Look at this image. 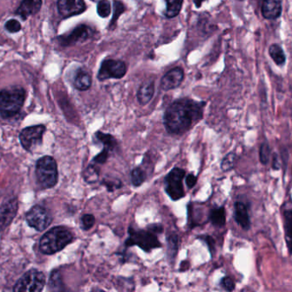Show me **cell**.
<instances>
[{
  "instance_id": "28",
  "label": "cell",
  "mask_w": 292,
  "mask_h": 292,
  "mask_svg": "<svg viewBox=\"0 0 292 292\" xmlns=\"http://www.w3.org/2000/svg\"><path fill=\"white\" fill-rule=\"evenodd\" d=\"M145 177H146L145 172L144 170H142L141 168L137 167V168H135V170H132V184H134L135 187L140 186L145 182Z\"/></svg>"
},
{
  "instance_id": "29",
  "label": "cell",
  "mask_w": 292,
  "mask_h": 292,
  "mask_svg": "<svg viewBox=\"0 0 292 292\" xmlns=\"http://www.w3.org/2000/svg\"><path fill=\"white\" fill-rule=\"evenodd\" d=\"M97 12L103 18L108 17L111 13V4L109 0H101L97 3Z\"/></svg>"
},
{
  "instance_id": "37",
  "label": "cell",
  "mask_w": 292,
  "mask_h": 292,
  "mask_svg": "<svg viewBox=\"0 0 292 292\" xmlns=\"http://www.w3.org/2000/svg\"><path fill=\"white\" fill-rule=\"evenodd\" d=\"M103 185H105L109 191H113L121 187V181H105L102 182Z\"/></svg>"
},
{
  "instance_id": "10",
  "label": "cell",
  "mask_w": 292,
  "mask_h": 292,
  "mask_svg": "<svg viewBox=\"0 0 292 292\" xmlns=\"http://www.w3.org/2000/svg\"><path fill=\"white\" fill-rule=\"evenodd\" d=\"M45 132L44 125H34L27 127L22 130L19 139L23 148L27 151H32L34 147L42 143V138Z\"/></svg>"
},
{
  "instance_id": "22",
  "label": "cell",
  "mask_w": 292,
  "mask_h": 292,
  "mask_svg": "<svg viewBox=\"0 0 292 292\" xmlns=\"http://www.w3.org/2000/svg\"><path fill=\"white\" fill-rule=\"evenodd\" d=\"M285 230L286 243L290 251L292 252V211L285 212Z\"/></svg>"
},
{
  "instance_id": "9",
  "label": "cell",
  "mask_w": 292,
  "mask_h": 292,
  "mask_svg": "<svg viewBox=\"0 0 292 292\" xmlns=\"http://www.w3.org/2000/svg\"><path fill=\"white\" fill-rule=\"evenodd\" d=\"M127 73V66L124 62L115 59H106L102 63L97 79L104 81L108 79L122 78Z\"/></svg>"
},
{
  "instance_id": "4",
  "label": "cell",
  "mask_w": 292,
  "mask_h": 292,
  "mask_svg": "<svg viewBox=\"0 0 292 292\" xmlns=\"http://www.w3.org/2000/svg\"><path fill=\"white\" fill-rule=\"evenodd\" d=\"M35 174L42 189H50L57 184L58 170L56 160L52 157L45 156L38 160Z\"/></svg>"
},
{
  "instance_id": "32",
  "label": "cell",
  "mask_w": 292,
  "mask_h": 292,
  "mask_svg": "<svg viewBox=\"0 0 292 292\" xmlns=\"http://www.w3.org/2000/svg\"><path fill=\"white\" fill-rule=\"evenodd\" d=\"M270 156V149L267 143H263L260 148V160L263 165L268 164Z\"/></svg>"
},
{
  "instance_id": "24",
  "label": "cell",
  "mask_w": 292,
  "mask_h": 292,
  "mask_svg": "<svg viewBox=\"0 0 292 292\" xmlns=\"http://www.w3.org/2000/svg\"><path fill=\"white\" fill-rule=\"evenodd\" d=\"M269 54L277 65H284V63L286 62V55L279 45H272L269 48Z\"/></svg>"
},
{
  "instance_id": "13",
  "label": "cell",
  "mask_w": 292,
  "mask_h": 292,
  "mask_svg": "<svg viewBox=\"0 0 292 292\" xmlns=\"http://www.w3.org/2000/svg\"><path fill=\"white\" fill-rule=\"evenodd\" d=\"M185 73L180 67H175L167 72L161 80V88L164 91L178 88L184 80Z\"/></svg>"
},
{
  "instance_id": "30",
  "label": "cell",
  "mask_w": 292,
  "mask_h": 292,
  "mask_svg": "<svg viewBox=\"0 0 292 292\" xmlns=\"http://www.w3.org/2000/svg\"><path fill=\"white\" fill-rule=\"evenodd\" d=\"M236 154L233 153H230L222 160V170L227 171V170H232L234 165H235Z\"/></svg>"
},
{
  "instance_id": "20",
  "label": "cell",
  "mask_w": 292,
  "mask_h": 292,
  "mask_svg": "<svg viewBox=\"0 0 292 292\" xmlns=\"http://www.w3.org/2000/svg\"><path fill=\"white\" fill-rule=\"evenodd\" d=\"M209 219L211 221L212 224L222 227L225 224V211L224 207H218L212 209L209 214Z\"/></svg>"
},
{
  "instance_id": "33",
  "label": "cell",
  "mask_w": 292,
  "mask_h": 292,
  "mask_svg": "<svg viewBox=\"0 0 292 292\" xmlns=\"http://www.w3.org/2000/svg\"><path fill=\"white\" fill-rule=\"evenodd\" d=\"M50 286L52 287L53 290H60L61 288V277L60 273L54 271L52 274L50 276Z\"/></svg>"
},
{
  "instance_id": "12",
  "label": "cell",
  "mask_w": 292,
  "mask_h": 292,
  "mask_svg": "<svg viewBox=\"0 0 292 292\" xmlns=\"http://www.w3.org/2000/svg\"><path fill=\"white\" fill-rule=\"evenodd\" d=\"M57 8L61 16L69 17L83 13L87 6L84 0H57Z\"/></svg>"
},
{
  "instance_id": "18",
  "label": "cell",
  "mask_w": 292,
  "mask_h": 292,
  "mask_svg": "<svg viewBox=\"0 0 292 292\" xmlns=\"http://www.w3.org/2000/svg\"><path fill=\"white\" fill-rule=\"evenodd\" d=\"M234 218L238 224L245 230L250 228V219L248 216V210L245 204L242 202H236Z\"/></svg>"
},
{
  "instance_id": "34",
  "label": "cell",
  "mask_w": 292,
  "mask_h": 292,
  "mask_svg": "<svg viewBox=\"0 0 292 292\" xmlns=\"http://www.w3.org/2000/svg\"><path fill=\"white\" fill-rule=\"evenodd\" d=\"M21 27H22V25L18 21L14 20V19L8 21L5 24V28L10 33H17L18 31L21 30Z\"/></svg>"
},
{
  "instance_id": "8",
  "label": "cell",
  "mask_w": 292,
  "mask_h": 292,
  "mask_svg": "<svg viewBox=\"0 0 292 292\" xmlns=\"http://www.w3.org/2000/svg\"><path fill=\"white\" fill-rule=\"evenodd\" d=\"M26 219L27 224L38 231H45L52 222L50 212L45 207L40 205L34 206L27 212Z\"/></svg>"
},
{
  "instance_id": "2",
  "label": "cell",
  "mask_w": 292,
  "mask_h": 292,
  "mask_svg": "<svg viewBox=\"0 0 292 292\" xmlns=\"http://www.w3.org/2000/svg\"><path fill=\"white\" fill-rule=\"evenodd\" d=\"M74 236L68 229L64 226H57L50 229L40 241V250L45 255H53L63 250L72 243Z\"/></svg>"
},
{
  "instance_id": "16",
  "label": "cell",
  "mask_w": 292,
  "mask_h": 292,
  "mask_svg": "<svg viewBox=\"0 0 292 292\" xmlns=\"http://www.w3.org/2000/svg\"><path fill=\"white\" fill-rule=\"evenodd\" d=\"M280 0H262V14L266 19H275L281 14Z\"/></svg>"
},
{
  "instance_id": "21",
  "label": "cell",
  "mask_w": 292,
  "mask_h": 292,
  "mask_svg": "<svg viewBox=\"0 0 292 292\" xmlns=\"http://www.w3.org/2000/svg\"><path fill=\"white\" fill-rule=\"evenodd\" d=\"M184 0H166L167 9L165 12V16L168 18H174L177 17L183 5Z\"/></svg>"
},
{
  "instance_id": "31",
  "label": "cell",
  "mask_w": 292,
  "mask_h": 292,
  "mask_svg": "<svg viewBox=\"0 0 292 292\" xmlns=\"http://www.w3.org/2000/svg\"><path fill=\"white\" fill-rule=\"evenodd\" d=\"M95 224V217L92 214H85L81 218V228L84 231L90 230Z\"/></svg>"
},
{
  "instance_id": "35",
  "label": "cell",
  "mask_w": 292,
  "mask_h": 292,
  "mask_svg": "<svg viewBox=\"0 0 292 292\" xmlns=\"http://www.w3.org/2000/svg\"><path fill=\"white\" fill-rule=\"evenodd\" d=\"M221 285L227 292H232L235 288L234 281L230 277H224L221 281Z\"/></svg>"
},
{
  "instance_id": "19",
  "label": "cell",
  "mask_w": 292,
  "mask_h": 292,
  "mask_svg": "<svg viewBox=\"0 0 292 292\" xmlns=\"http://www.w3.org/2000/svg\"><path fill=\"white\" fill-rule=\"evenodd\" d=\"M74 85L75 89L80 91H86L90 89L91 86V77L90 74L86 71H79L74 78Z\"/></svg>"
},
{
  "instance_id": "1",
  "label": "cell",
  "mask_w": 292,
  "mask_h": 292,
  "mask_svg": "<svg viewBox=\"0 0 292 292\" xmlns=\"http://www.w3.org/2000/svg\"><path fill=\"white\" fill-rule=\"evenodd\" d=\"M203 102L191 98H180L173 102L165 111L163 123L170 134L181 135L202 119Z\"/></svg>"
},
{
  "instance_id": "14",
  "label": "cell",
  "mask_w": 292,
  "mask_h": 292,
  "mask_svg": "<svg viewBox=\"0 0 292 292\" xmlns=\"http://www.w3.org/2000/svg\"><path fill=\"white\" fill-rule=\"evenodd\" d=\"M18 209V200L17 198H11L3 204L0 208V230L10 225L16 216Z\"/></svg>"
},
{
  "instance_id": "7",
  "label": "cell",
  "mask_w": 292,
  "mask_h": 292,
  "mask_svg": "<svg viewBox=\"0 0 292 292\" xmlns=\"http://www.w3.org/2000/svg\"><path fill=\"white\" fill-rule=\"evenodd\" d=\"M185 176V170L180 168H175L165 178L166 192L172 200H178L185 196V191L182 183Z\"/></svg>"
},
{
  "instance_id": "27",
  "label": "cell",
  "mask_w": 292,
  "mask_h": 292,
  "mask_svg": "<svg viewBox=\"0 0 292 292\" xmlns=\"http://www.w3.org/2000/svg\"><path fill=\"white\" fill-rule=\"evenodd\" d=\"M99 177V170L93 165H90L84 172V179L89 184L96 183Z\"/></svg>"
},
{
  "instance_id": "38",
  "label": "cell",
  "mask_w": 292,
  "mask_h": 292,
  "mask_svg": "<svg viewBox=\"0 0 292 292\" xmlns=\"http://www.w3.org/2000/svg\"><path fill=\"white\" fill-rule=\"evenodd\" d=\"M197 182H198V177L194 176L193 174H189L187 177H186V179H185V183H186V185H187L189 189L194 187L196 184H197Z\"/></svg>"
},
{
  "instance_id": "36",
  "label": "cell",
  "mask_w": 292,
  "mask_h": 292,
  "mask_svg": "<svg viewBox=\"0 0 292 292\" xmlns=\"http://www.w3.org/2000/svg\"><path fill=\"white\" fill-rule=\"evenodd\" d=\"M108 157H109V150L104 147V150L96 155L92 160L94 163L104 164L106 162Z\"/></svg>"
},
{
  "instance_id": "39",
  "label": "cell",
  "mask_w": 292,
  "mask_h": 292,
  "mask_svg": "<svg viewBox=\"0 0 292 292\" xmlns=\"http://www.w3.org/2000/svg\"><path fill=\"white\" fill-rule=\"evenodd\" d=\"M149 230H151L157 234V233H161L163 231V228L161 224H151L149 226Z\"/></svg>"
},
{
  "instance_id": "3",
  "label": "cell",
  "mask_w": 292,
  "mask_h": 292,
  "mask_svg": "<svg viewBox=\"0 0 292 292\" xmlns=\"http://www.w3.org/2000/svg\"><path fill=\"white\" fill-rule=\"evenodd\" d=\"M26 98L22 88L16 87L0 91V115L9 119L20 112Z\"/></svg>"
},
{
  "instance_id": "40",
  "label": "cell",
  "mask_w": 292,
  "mask_h": 292,
  "mask_svg": "<svg viewBox=\"0 0 292 292\" xmlns=\"http://www.w3.org/2000/svg\"><path fill=\"white\" fill-rule=\"evenodd\" d=\"M194 1L195 5L197 8H199V7L201 6L202 3L204 2L205 0H193Z\"/></svg>"
},
{
  "instance_id": "5",
  "label": "cell",
  "mask_w": 292,
  "mask_h": 292,
  "mask_svg": "<svg viewBox=\"0 0 292 292\" xmlns=\"http://www.w3.org/2000/svg\"><path fill=\"white\" fill-rule=\"evenodd\" d=\"M129 238L126 241L127 246L137 245L146 252H151L154 248L161 247V243L158 241L157 235L151 230L136 231L134 228H129Z\"/></svg>"
},
{
  "instance_id": "26",
  "label": "cell",
  "mask_w": 292,
  "mask_h": 292,
  "mask_svg": "<svg viewBox=\"0 0 292 292\" xmlns=\"http://www.w3.org/2000/svg\"><path fill=\"white\" fill-rule=\"evenodd\" d=\"M179 238L177 235L173 234L168 238V256L174 259L178 252Z\"/></svg>"
},
{
  "instance_id": "6",
  "label": "cell",
  "mask_w": 292,
  "mask_h": 292,
  "mask_svg": "<svg viewBox=\"0 0 292 292\" xmlns=\"http://www.w3.org/2000/svg\"><path fill=\"white\" fill-rule=\"evenodd\" d=\"M45 286V277L43 272L32 269L26 272L14 287V292H40Z\"/></svg>"
},
{
  "instance_id": "17",
  "label": "cell",
  "mask_w": 292,
  "mask_h": 292,
  "mask_svg": "<svg viewBox=\"0 0 292 292\" xmlns=\"http://www.w3.org/2000/svg\"><path fill=\"white\" fill-rule=\"evenodd\" d=\"M155 93V83L153 81L144 82L137 93L138 101L141 105H145L151 101Z\"/></svg>"
},
{
  "instance_id": "11",
  "label": "cell",
  "mask_w": 292,
  "mask_h": 292,
  "mask_svg": "<svg viewBox=\"0 0 292 292\" xmlns=\"http://www.w3.org/2000/svg\"><path fill=\"white\" fill-rule=\"evenodd\" d=\"M92 30L90 27H88L85 24L79 25L74 29L69 32L68 34H64L58 40L60 41V44L64 47H69L72 45L76 44L78 42H84L91 37Z\"/></svg>"
},
{
  "instance_id": "23",
  "label": "cell",
  "mask_w": 292,
  "mask_h": 292,
  "mask_svg": "<svg viewBox=\"0 0 292 292\" xmlns=\"http://www.w3.org/2000/svg\"><path fill=\"white\" fill-rule=\"evenodd\" d=\"M96 137L104 145V148H107L109 151L114 149L117 145L116 140L114 139V136H111L110 134H104L101 131H97L96 133Z\"/></svg>"
},
{
  "instance_id": "25",
  "label": "cell",
  "mask_w": 292,
  "mask_h": 292,
  "mask_svg": "<svg viewBox=\"0 0 292 292\" xmlns=\"http://www.w3.org/2000/svg\"><path fill=\"white\" fill-rule=\"evenodd\" d=\"M125 10H126V7H125L124 3L119 0H114V2H113V17H112L111 24H110L111 29H114L119 17L121 14L124 12Z\"/></svg>"
},
{
  "instance_id": "15",
  "label": "cell",
  "mask_w": 292,
  "mask_h": 292,
  "mask_svg": "<svg viewBox=\"0 0 292 292\" xmlns=\"http://www.w3.org/2000/svg\"><path fill=\"white\" fill-rule=\"evenodd\" d=\"M42 6V0H23L17 9V14L22 19L35 15L41 10Z\"/></svg>"
}]
</instances>
